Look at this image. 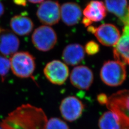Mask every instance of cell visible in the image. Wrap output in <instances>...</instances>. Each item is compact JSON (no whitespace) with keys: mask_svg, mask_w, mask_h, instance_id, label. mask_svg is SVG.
<instances>
[{"mask_svg":"<svg viewBox=\"0 0 129 129\" xmlns=\"http://www.w3.org/2000/svg\"><path fill=\"white\" fill-rule=\"evenodd\" d=\"M5 7L3 3L0 2V17L5 13Z\"/></svg>","mask_w":129,"mask_h":129,"instance_id":"obj_25","label":"cell"},{"mask_svg":"<svg viewBox=\"0 0 129 129\" xmlns=\"http://www.w3.org/2000/svg\"><path fill=\"white\" fill-rule=\"evenodd\" d=\"M84 50L88 55H94L100 51V46L96 42L90 41L86 44Z\"/></svg>","mask_w":129,"mask_h":129,"instance_id":"obj_21","label":"cell"},{"mask_svg":"<svg viewBox=\"0 0 129 129\" xmlns=\"http://www.w3.org/2000/svg\"><path fill=\"white\" fill-rule=\"evenodd\" d=\"M14 3L19 6H25L27 4L26 0H13Z\"/></svg>","mask_w":129,"mask_h":129,"instance_id":"obj_24","label":"cell"},{"mask_svg":"<svg viewBox=\"0 0 129 129\" xmlns=\"http://www.w3.org/2000/svg\"><path fill=\"white\" fill-rule=\"evenodd\" d=\"M37 16L43 24L55 25L59 22L61 18L59 4L57 1L51 0L42 2L37 9Z\"/></svg>","mask_w":129,"mask_h":129,"instance_id":"obj_5","label":"cell"},{"mask_svg":"<svg viewBox=\"0 0 129 129\" xmlns=\"http://www.w3.org/2000/svg\"><path fill=\"white\" fill-rule=\"evenodd\" d=\"M108 97L105 94H100L97 97V100L98 102L102 105H106L108 101Z\"/></svg>","mask_w":129,"mask_h":129,"instance_id":"obj_22","label":"cell"},{"mask_svg":"<svg viewBox=\"0 0 129 129\" xmlns=\"http://www.w3.org/2000/svg\"><path fill=\"white\" fill-rule=\"evenodd\" d=\"M107 10L118 17L125 26L129 27V14L127 0H105Z\"/></svg>","mask_w":129,"mask_h":129,"instance_id":"obj_15","label":"cell"},{"mask_svg":"<svg viewBox=\"0 0 129 129\" xmlns=\"http://www.w3.org/2000/svg\"><path fill=\"white\" fill-rule=\"evenodd\" d=\"M70 80L75 87L81 90H88L93 82L94 75L88 67L78 66L71 71Z\"/></svg>","mask_w":129,"mask_h":129,"instance_id":"obj_8","label":"cell"},{"mask_svg":"<svg viewBox=\"0 0 129 129\" xmlns=\"http://www.w3.org/2000/svg\"></svg>","mask_w":129,"mask_h":129,"instance_id":"obj_30","label":"cell"},{"mask_svg":"<svg viewBox=\"0 0 129 129\" xmlns=\"http://www.w3.org/2000/svg\"><path fill=\"white\" fill-rule=\"evenodd\" d=\"M11 69L10 59L3 55H0V77L4 81Z\"/></svg>","mask_w":129,"mask_h":129,"instance_id":"obj_20","label":"cell"},{"mask_svg":"<svg viewBox=\"0 0 129 129\" xmlns=\"http://www.w3.org/2000/svg\"><path fill=\"white\" fill-rule=\"evenodd\" d=\"M27 1L30 3H33V4H39L43 2L44 0H27Z\"/></svg>","mask_w":129,"mask_h":129,"instance_id":"obj_26","label":"cell"},{"mask_svg":"<svg viewBox=\"0 0 129 129\" xmlns=\"http://www.w3.org/2000/svg\"><path fill=\"white\" fill-rule=\"evenodd\" d=\"M100 129H123V125L119 115L112 111L103 114L99 121Z\"/></svg>","mask_w":129,"mask_h":129,"instance_id":"obj_18","label":"cell"},{"mask_svg":"<svg viewBox=\"0 0 129 129\" xmlns=\"http://www.w3.org/2000/svg\"><path fill=\"white\" fill-rule=\"evenodd\" d=\"M11 69L16 77L22 78L31 77L36 69L35 58L28 52H16L10 59Z\"/></svg>","mask_w":129,"mask_h":129,"instance_id":"obj_2","label":"cell"},{"mask_svg":"<svg viewBox=\"0 0 129 129\" xmlns=\"http://www.w3.org/2000/svg\"><path fill=\"white\" fill-rule=\"evenodd\" d=\"M85 50L82 46L79 44H71L65 47L62 57L64 63L74 66L81 63L85 57Z\"/></svg>","mask_w":129,"mask_h":129,"instance_id":"obj_14","label":"cell"},{"mask_svg":"<svg viewBox=\"0 0 129 129\" xmlns=\"http://www.w3.org/2000/svg\"><path fill=\"white\" fill-rule=\"evenodd\" d=\"M83 14L84 17L89 19L92 23L100 22L106 17V7L102 1L92 0L86 5Z\"/></svg>","mask_w":129,"mask_h":129,"instance_id":"obj_16","label":"cell"},{"mask_svg":"<svg viewBox=\"0 0 129 129\" xmlns=\"http://www.w3.org/2000/svg\"><path fill=\"white\" fill-rule=\"evenodd\" d=\"M10 25L13 32L20 36L30 34L34 27L32 20L22 15L14 16L10 20Z\"/></svg>","mask_w":129,"mask_h":129,"instance_id":"obj_17","label":"cell"},{"mask_svg":"<svg viewBox=\"0 0 129 129\" xmlns=\"http://www.w3.org/2000/svg\"><path fill=\"white\" fill-rule=\"evenodd\" d=\"M47 119L41 108L23 104L10 113L1 123L3 129H45Z\"/></svg>","mask_w":129,"mask_h":129,"instance_id":"obj_1","label":"cell"},{"mask_svg":"<svg viewBox=\"0 0 129 129\" xmlns=\"http://www.w3.org/2000/svg\"><path fill=\"white\" fill-rule=\"evenodd\" d=\"M57 41V35L52 28L42 25L35 30L32 36V42L39 51H50L55 46Z\"/></svg>","mask_w":129,"mask_h":129,"instance_id":"obj_4","label":"cell"},{"mask_svg":"<svg viewBox=\"0 0 129 129\" xmlns=\"http://www.w3.org/2000/svg\"><path fill=\"white\" fill-rule=\"evenodd\" d=\"M45 129H69V127L59 118H52L47 120Z\"/></svg>","mask_w":129,"mask_h":129,"instance_id":"obj_19","label":"cell"},{"mask_svg":"<svg viewBox=\"0 0 129 129\" xmlns=\"http://www.w3.org/2000/svg\"></svg>","mask_w":129,"mask_h":129,"instance_id":"obj_29","label":"cell"},{"mask_svg":"<svg viewBox=\"0 0 129 129\" xmlns=\"http://www.w3.org/2000/svg\"><path fill=\"white\" fill-rule=\"evenodd\" d=\"M113 55L116 60L129 64V27L125 26L122 35L114 46Z\"/></svg>","mask_w":129,"mask_h":129,"instance_id":"obj_13","label":"cell"},{"mask_svg":"<svg viewBox=\"0 0 129 129\" xmlns=\"http://www.w3.org/2000/svg\"><path fill=\"white\" fill-rule=\"evenodd\" d=\"M98 40L105 46H114L120 37L118 28L111 23H104L96 27L94 33Z\"/></svg>","mask_w":129,"mask_h":129,"instance_id":"obj_10","label":"cell"},{"mask_svg":"<svg viewBox=\"0 0 129 129\" xmlns=\"http://www.w3.org/2000/svg\"><path fill=\"white\" fill-rule=\"evenodd\" d=\"M59 109L61 114L64 120L72 122L81 117L84 109V105L77 97L69 96L62 100Z\"/></svg>","mask_w":129,"mask_h":129,"instance_id":"obj_7","label":"cell"},{"mask_svg":"<svg viewBox=\"0 0 129 129\" xmlns=\"http://www.w3.org/2000/svg\"><path fill=\"white\" fill-rule=\"evenodd\" d=\"M61 18L68 26L77 24L81 19L82 11L80 6L73 2L66 3L60 7Z\"/></svg>","mask_w":129,"mask_h":129,"instance_id":"obj_12","label":"cell"},{"mask_svg":"<svg viewBox=\"0 0 129 129\" xmlns=\"http://www.w3.org/2000/svg\"><path fill=\"white\" fill-rule=\"evenodd\" d=\"M20 46L18 37L13 32L0 27V52L7 57L16 53Z\"/></svg>","mask_w":129,"mask_h":129,"instance_id":"obj_11","label":"cell"},{"mask_svg":"<svg viewBox=\"0 0 129 129\" xmlns=\"http://www.w3.org/2000/svg\"><path fill=\"white\" fill-rule=\"evenodd\" d=\"M44 73L51 83L61 85L69 77V69L64 63L60 60H54L46 65L44 69Z\"/></svg>","mask_w":129,"mask_h":129,"instance_id":"obj_6","label":"cell"},{"mask_svg":"<svg viewBox=\"0 0 129 129\" xmlns=\"http://www.w3.org/2000/svg\"><path fill=\"white\" fill-rule=\"evenodd\" d=\"M0 129H3V128H2L1 126H0Z\"/></svg>","mask_w":129,"mask_h":129,"instance_id":"obj_28","label":"cell"},{"mask_svg":"<svg viewBox=\"0 0 129 129\" xmlns=\"http://www.w3.org/2000/svg\"><path fill=\"white\" fill-rule=\"evenodd\" d=\"M128 12H129V7H128Z\"/></svg>","mask_w":129,"mask_h":129,"instance_id":"obj_27","label":"cell"},{"mask_svg":"<svg viewBox=\"0 0 129 129\" xmlns=\"http://www.w3.org/2000/svg\"><path fill=\"white\" fill-rule=\"evenodd\" d=\"M106 105L110 111L129 119V90H122L108 97Z\"/></svg>","mask_w":129,"mask_h":129,"instance_id":"obj_9","label":"cell"},{"mask_svg":"<svg viewBox=\"0 0 129 129\" xmlns=\"http://www.w3.org/2000/svg\"><path fill=\"white\" fill-rule=\"evenodd\" d=\"M102 81L108 86L116 87L124 81L126 78L125 65L117 60H109L103 64L100 72Z\"/></svg>","mask_w":129,"mask_h":129,"instance_id":"obj_3","label":"cell"},{"mask_svg":"<svg viewBox=\"0 0 129 129\" xmlns=\"http://www.w3.org/2000/svg\"><path fill=\"white\" fill-rule=\"evenodd\" d=\"M82 23H83V25L85 27H88L90 25H91L92 22L89 19L85 17H84L82 20Z\"/></svg>","mask_w":129,"mask_h":129,"instance_id":"obj_23","label":"cell"}]
</instances>
